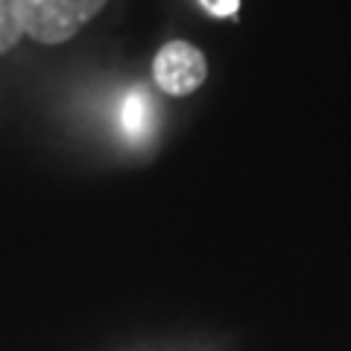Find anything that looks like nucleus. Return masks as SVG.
Returning a JSON list of instances; mask_svg holds the SVG:
<instances>
[{"label":"nucleus","instance_id":"obj_3","mask_svg":"<svg viewBox=\"0 0 351 351\" xmlns=\"http://www.w3.org/2000/svg\"><path fill=\"white\" fill-rule=\"evenodd\" d=\"M152 123V103L149 97L141 91H129L123 97V103H120V126H123L126 135L132 138H141L147 135V129Z\"/></svg>","mask_w":351,"mask_h":351},{"label":"nucleus","instance_id":"obj_2","mask_svg":"<svg viewBox=\"0 0 351 351\" xmlns=\"http://www.w3.org/2000/svg\"><path fill=\"white\" fill-rule=\"evenodd\" d=\"M152 76L156 85L170 97H184L193 94L196 88L205 82L208 76V62L199 47L188 41H170L156 53L152 62Z\"/></svg>","mask_w":351,"mask_h":351},{"label":"nucleus","instance_id":"obj_1","mask_svg":"<svg viewBox=\"0 0 351 351\" xmlns=\"http://www.w3.org/2000/svg\"><path fill=\"white\" fill-rule=\"evenodd\" d=\"M108 0H15L24 36L38 44H62L73 38Z\"/></svg>","mask_w":351,"mask_h":351},{"label":"nucleus","instance_id":"obj_4","mask_svg":"<svg viewBox=\"0 0 351 351\" xmlns=\"http://www.w3.org/2000/svg\"><path fill=\"white\" fill-rule=\"evenodd\" d=\"M21 36H24V27H21L15 0H0V56L12 50Z\"/></svg>","mask_w":351,"mask_h":351},{"label":"nucleus","instance_id":"obj_5","mask_svg":"<svg viewBox=\"0 0 351 351\" xmlns=\"http://www.w3.org/2000/svg\"><path fill=\"white\" fill-rule=\"evenodd\" d=\"M202 9H208L217 18H232L240 9V0H199Z\"/></svg>","mask_w":351,"mask_h":351}]
</instances>
